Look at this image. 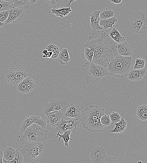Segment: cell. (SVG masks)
<instances>
[{"label":"cell","instance_id":"ee69618b","mask_svg":"<svg viewBox=\"0 0 147 163\" xmlns=\"http://www.w3.org/2000/svg\"><path fill=\"white\" fill-rule=\"evenodd\" d=\"M122 1V0H111V2L113 4H119Z\"/></svg>","mask_w":147,"mask_h":163},{"label":"cell","instance_id":"c3c4849f","mask_svg":"<svg viewBox=\"0 0 147 163\" xmlns=\"http://www.w3.org/2000/svg\"><path fill=\"white\" fill-rule=\"evenodd\" d=\"M2 1H7V2H10L11 1V0H2Z\"/></svg>","mask_w":147,"mask_h":163},{"label":"cell","instance_id":"f546056e","mask_svg":"<svg viewBox=\"0 0 147 163\" xmlns=\"http://www.w3.org/2000/svg\"><path fill=\"white\" fill-rule=\"evenodd\" d=\"M46 49L52 52L51 58L55 59L57 58L60 51L59 47L57 45L50 43L47 45Z\"/></svg>","mask_w":147,"mask_h":163},{"label":"cell","instance_id":"f6af8a7d","mask_svg":"<svg viewBox=\"0 0 147 163\" xmlns=\"http://www.w3.org/2000/svg\"><path fill=\"white\" fill-rule=\"evenodd\" d=\"M3 152L1 150H0V163H3Z\"/></svg>","mask_w":147,"mask_h":163},{"label":"cell","instance_id":"7c38bea8","mask_svg":"<svg viewBox=\"0 0 147 163\" xmlns=\"http://www.w3.org/2000/svg\"><path fill=\"white\" fill-rule=\"evenodd\" d=\"M35 82L30 77H26L17 85V91L21 93H27L32 91L36 86Z\"/></svg>","mask_w":147,"mask_h":163},{"label":"cell","instance_id":"f1b7e54d","mask_svg":"<svg viewBox=\"0 0 147 163\" xmlns=\"http://www.w3.org/2000/svg\"><path fill=\"white\" fill-rule=\"evenodd\" d=\"M34 122L33 115L28 116L21 123L20 130L21 133H23L25 129L34 123Z\"/></svg>","mask_w":147,"mask_h":163},{"label":"cell","instance_id":"7dc6e473","mask_svg":"<svg viewBox=\"0 0 147 163\" xmlns=\"http://www.w3.org/2000/svg\"><path fill=\"white\" fill-rule=\"evenodd\" d=\"M4 24L0 22V28L3 26Z\"/></svg>","mask_w":147,"mask_h":163},{"label":"cell","instance_id":"52a82bcc","mask_svg":"<svg viewBox=\"0 0 147 163\" xmlns=\"http://www.w3.org/2000/svg\"><path fill=\"white\" fill-rule=\"evenodd\" d=\"M105 110L97 105H91L86 107L81 113V120L82 124L94 121L105 115Z\"/></svg>","mask_w":147,"mask_h":163},{"label":"cell","instance_id":"681fc988","mask_svg":"<svg viewBox=\"0 0 147 163\" xmlns=\"http://www.w3.org/2000/svg\"><path fill=\"white\" fill-rule=\"evenodd\" d=\"M137 162H138V163H142V162L140 160L139 161Z\"/></svg>","mask_w":147,"mask_h":163},{"label":"cell","instance_id":"7402d4cb","mask_svg":"<svg viewBox=\"0 0 147 163\" xmlns=\"http://www.w3.org/2000/svg\"><path fill=\"white\" fill-rule=\"evenodd\" d=\"M109 36L117 44L124 42L126 39L122 36L118 30L115 28L113 29L109 32Z\"/></svg>","mask_w":147,"mask_h":163},{"label":"cell","instance_id":"4fadbf2b","mask_svg":"<svg viewBox=\"0 0 147 163\" xmlns=\"http://www.w3.org/2000/svg\"><path fill=\"white\" fill-rule=\"evenodd\" d=\"M8 17L4 22L6 24L19 22L24 15V10L12 7L9 10Z\"/></svg>","mask_w":147,"mask_h":163},{"label":"cell","instance_id":"b9f144b4","mask_svg":"<svg viewBox=\"0 0 147 163\" xmlns=\"http://www.w3.org/2000/svg\"><path fill=\"white\" fill-rule=\"evenodd\" d=\"M45 0H29V3L31 4L35 3H40L44 2Z\"/></svg>","mask_w":147,"mask_h":163},{"label":"cell","instance_id":"d6986e66","mask_svg":"<svg viewBox=\"0 0 147 163\" xmlns=\"http://www.w3.org/2000/svg\"><path fill=\"white\" fill-rule=\"evenodd\" d=\"M100 11L95 10L90 15V22L89 24L91 28L94 30H102V28L99 25L100 20L99 13Z\"/></svg>","mask_w":147,"mask_h":163},{"label":"cell","instance_id":"d6a6232c","mask_svg":"<svg viewBox=\"0 0 147 163\" xmlns=\"http://www.w3.org/2000/svg\"><path fill=\"white\" fill-rule=\"evenodd\" d=\"M13 3L11 2H7L0 0V12L8 10L12 7Z\"/></svg>","mask_w":147,"mask_h":163},{"label":"cell","instance_id":"60d3db41","mask_svg":"<svg viewBox=\"0 0 147 163\" xmlns=\"http://www.w3.org/2000/svg\"><path fill=\"white\" fill-rule=\"evenodd\" d=\"M60 0H46L48 4L54 8L58 4Z\"/></svg>","mask_w":147,"mask_h":163},{"label":"cell","instance_id":"5b68a950","mask_svg":"<svg viewBox=\"0 0 147 163\" xmlns=\"http://www.w3.org/2000/svg\"><path fill=\"white\" fill-rule=\"evenodd\" d=\"M48 133L47 129L33 123L25 129L22 137L27 141L41 142L47 139Z\"/></svg>","mask_w":147,"mask_h":163},{"label":"cell","instance_id":"6da1fadb","mask_svg":"<svg viewBox=\"0 0 147 163\" xmlns=\"http://www.w3.org/2000/svg\"><path fill=\"white\" fill-rule=\"evenodd\" d=\"M117 44L103 30H95L89 36L84 47L93 51L92 62L107 67L117 54Z\"/></svg>","mask_w":147,"mask_h":163},{"label":"cell","instance_id":"ba28073f","mask_svg":"<svg viewBox=\"0 0 147 163\" xmlns=\"http://www.w3.org/2000/svg\"><path fill=\"white\" fill-rule=\"evenodd\" d=\"M27 75L28 73L21 67H11L6 71L5 77L8 83L17 85Z\"/></svg>","mask_w":147,"mask_h":163},{"label":"cell","instance_id":"d590c367","mask_svg":"<svg viewBox=\"0 0 147 163\" xmlns=\"http://www.w3.org/2000/svg\"><path fill=\"white\" fill-rule=\"evenodd\" d=\"M135 63L133 67L134 69H143L145 64V60L142 59L138 58L136 59Z\"/></svg>","mask_w":147,"mask_h":163},{"label":"cell","instance_id":"836d02e7","mask_svg":"<svg viewBox=\"0 0 147 163\" xmlns=\"http://www.w3.org/2000/svg\"><path fill=\"white\" fill-rule=\"evenodd\" d=\"M23 163V156L22 153L17 150L13 160L10 162V163Z\"/></svg>","mask_w":147,"mask_h":163},{"label":"cell","instance_id":"8d00e7d4","mask_svg":"<svg viewBox=\"0 0 147 163\" xmlns=\"http://www.w3.org/2000/svg\"><path fill=\"white\" fill-rule=\"evenodd\" d=\"M84 54L88 61L92 62L93 55V51L90 48L85 47L84 49Z\"/></svg>","mask_w":147,"mask_h":163},{"label":"cell","instance_id":"bcb514c9","mask_svg":"<svg viewBox=\"0 0 147 163\" xmlns=\"http://www.w3.org/2000/svg\"><path fill=\"white\" fill-rule=\"evenodd\" d=\"M47 55H48V58H50L51 57V56L52 54V52L50 50H47Z\"/></svg>","mask_w":147,"mask_h":163},{"label":"cell","instance_id":"7a4b0ae2","mask_svg":"<svg viewBox=\"0 0 147 163\" xmlns=\"http://www.w3.org/2000/svg\"><path fill=\"white\" fill-rule=\"evenodd\" d=\"M135 60L131 56L117 54L108 66L111 75L115 77L123 78L133 69Z\"/></svg>","mask_w":147,"mask_h":163},{"label":"cell","instance_id":"1f68e13d","mask_svg":"<svg viewBox=\"0 0 147 163\" xmlns=\"http://www.w3.org/2000/svg\"><path fill=\"white\" fill-rule=\"evenodd\" d=\"M77 0H60L58 4L54 7L55 8L58 9L62 8L70 7L71 3Z\"/></svg>","mask_w":147,"mask_h":163},{"label":"cell","instance_id":"3957f363","mask_svg":"<svg viewBox=\"0 0 147 163\" xmlns=\"http://www.w3.org/2000/svg\"><path fill=\"white\" fill-rule=\"evenodd\" d=\"M23 156V163H35L43 155L45 146L41 142L26 140L17 149Z\"/></svg>","mask_w":147,"mask_h":163},{"label":"cell","instance_id":"e0dca14e","mask_svg":"<svg viewBox=\"0 0 147 163\" xmlns=\"http://www.w3.org/2000/svg\"><path fill=\"white\" fill-rule=\"evenodd\" d=\"M83 127L88 131L91 132L100 131L104 126L101 123L100 118L88 122L82 125Z\"/></svg>","mask_w":147,"mask_h":163},{"label":"cell","instance_id":"83f0119b","mask_svg":"<svg viewBox=\"0 0 147 163\" xmlns=\"http://www.w3.org/2000/svg\"><path fill=\"white\" fill-rule=\"evenodd\" d=\"M13 3L12 7L23 10L28 8L29 6V0H11Z\"/></svg>","mask_w":147,"mask_h":163},{"label":"cell","instance_id":"44dd1931","mask_svg":"<svg viewBox=\"0 0 147 163\" xmlns=\"http://www.w3.org/2000/svg\"><path fill=\"white\" fill-rule=\"evenodd\" d=\"M112 124L115 125L116 126L113 129L110 130V131L112 133L118 134L122 133L125 131L127 122L124 118H122L118 122Z\"/></svg>","mask_w":147,"mask_h":163},{"label":"cell","instance_id":"277c9868","mask_svg":"<svg viewBox=\"0 0 147 163\" xmlns=\"http://www.w3.org/2000/svg\"><path fill=\"white\" fill-rule=\"evenodd\" d=\"M81 69L85 73L84 76L88 83H93L106 75H111L106 67L92 62L87 61L82 65Z\"/></svg>","mask_w":147,"mask_h":163},{"label":"cell","instance_id":"484cf974","mask_svg":"<svg viewBox=\"0 0 147 163\" xmlns=\"http://www.w3.org/2000/svg\"><path fill=\"white\" fill-rule=\"evenodd\" d=\"M51 13L56 15V16L64 18V16H67L70 12L72 11L70 7L67 8H62L56 9L52 8L51 9Z\"/></svg>","mask_w":147,"mask_h":163},{"label":"cell","instance_id":"9a60e30c","mask_svg":"<svg viewBox=\"0 0 147 163\" xmlns=\"http://www.w3.org/2000/svg\"><path fill=\"white\" fill-rule=\"evenodd\" d=\"M81 109L78 105L71 104L64 113V116L81 120Z\"/></svg>","mask_w":147,"mask_h":163},{"label":"cell","instance_id":"5bb4252c","mask_svg":"<svg viewBox=\"0 0 147 163\" xmlns=\"http://www.w3.org/2000/svg\"><path fill=\"white\" fill-rule=\"evenodd\" d=\"M64 114L60 111H53L45 115V119L47 124L55 127L63 117Z\"/></svg>","mask_w":147,"mask_h":163},{"label":"cell","instance_id":"4316f807","mask_svg":"<svg viewBox=\"0 0 147 163\" xmlns=\"http://www.w3.org/2000/svg\"><path fill=\"white\" fill-rule=\"evenodd\" d=\"M60 131H58L57 134H56V138L59 136L58 140L60 141L61 138H62L64 141V145L66 147H68V142L69 140H72L73 138H70V135L71 134V131L70 130L64 131L63 132V134H60Z\"/></svg>","mask_w":147,"mask_h":163},{"label":"cell","instance_id":"74e56055","mask_svg":"<svg viewBox=\"0 0 147 163\" xmlns=\"http://www.w3.org/2000/svg\"><path fill=\"white\" fill-rule=\"evenodd\" d=\"M100 121L104 126H108L110 124L111 120L109 116L104 115L102 116L100 118Z\"/></svg>","mask_w":147,"mask_h":163},{"label":"cell","instance_id":"cb8c5ba5","mask_svg":"<svg viewBox=\"0 0 147 163\" xmlns=\"http://www.w3.org/2000/svg\"><path fill=\"white\" fill-rule=\"evenodd\" d=\"M136 115L138 118L142 121L147 119V106L146 105H142L137 108Z\"/></svg>","mask_w":147,"mask_h":163},{"label":"cell","instance_id":"ab89813d","mask_svg":"<svg viewBox=\"0 0 147 163\" xmlns=\"http://www.w3.org/2000/svg\"><path fill=\"white\" fill-rule=\"evenodd\" d=\"M118 162L116 158L113 156L106 157L102 163H118Z\"/></svg>","mask_w":147,"mask_h":163},{"label":"cell","instance_id":"7bdbcfd3","mask_svg":"<svg viewBox=\"0 0 147 163\" xmlns=\"http://www.w3.org/2000/svg\"><path fill=\"white\" fill-rule=\"evenodd\" d=\"M47 52L48 50L46 49H44L42 51H41V52L44 54L43 56V57L48 58Z\"/></svg>","mask_w":147,"mask_h":163},{"label":"cell","instance_id":"8fae6325","mask_svg":"<svg viewBox=\"0 0 147 163\" xmlns=\"http://www.w3.org/2000/svg\"><path fill=\"white\" fill-rule=\"evenodd\" d=\"M106 157L105 149L102 146H93L90 150V157L93 163H102Z\"/></svg>","mask_w":147,"mask_h":163},{"label":"cell","instance_id":"ac0fdd59","mask_svg":"<svg viewBox=\"0 0 147 163\" xmlns=\"http://www.w3.org/2000/svg\"><path fill=\"white\" fill-rule=\"evenodd\" d=\"M146 71L144 69H132L128 74V79L132 81H139L145 74Z\"/></svg>","mask_w":147,"mask_h":163},{"label":"cell","instance_id":"603a6c76","mask_svg":"<svg viewBox=\"0 0 147 163\" xmlns=\"http://www.w3.org/2000/svg\"><path fill=\"white\" fill-rule=\"evenodd\" d=\"M16 151L11 147H8L4 150L3 152V158L7 161V163H10L13 160Z\"/></svg>","mask_w":147,"mask_h":163},{"label":"cell","instance_id":"4dcf8cb0","mask_svg":"<svg viewBox=\"0 0 147 163\" xmlns=\"http://www.w3.org/2000/svg\"><path fill=\"white\" fill-rule=\"evenodd\" d=\"M114 12L112 9L106 8L100 12L99 16L100 19H107L113 17Z\"/></svg>","mask_w":147,"mask_h":163},{"label":"cell","instance_id":"d4e9b609","mask_svg":"<svg viewBox=\"0 0 147 163\" xmlns=\"http://www.w3.org/2000/svg\"><path fill=\"white\" fill-rule=\"evenodd\" d=\"M117 21L116 18L113 16L107 19H100L99 24L100 26H102L104 29H106L109 28H112Z\"/></svg>","mask_w":147,"mask_h":163},{"label":"cell","instance_id":"e575fe53","mask_svg":"<svg viewBox=\"0 0 147 163\" xmlns=\"http://www.w3.org/2000/svg\"><path fill=\"white\" fill-rule=\"evenodd\" d=\"M110 118L112 124H115L118 122L121 119L119 114L117 112H113L110 114Z\"/></svg>","mask_w":147,"mask_h":163},{"label":"cell","instance_id":"f35d334b","mask_svg":"<svg viewBox=\"0 0 147 163\" xmlns=\"http://www.w3.org/2000/svg\"><path fill=\"white\" fill-rule=\"evenodd\" d=\"M9 13L8 10L0 12V22L4 23L8 17Z\"/></svg>","mask_w":147,"mask_h":163},{"label":"cell","instance_id":"2e32d148","mask_svg":"<svg viewBox=\"0 0 147 163\" xmlns=\"http://www.w3.org/2000/svg\"><path fill=\"white\" fill-rule=\"evenodd\" d=\"M116 48L117 54L123 56H129L132 54V49L131 46L126 42L118 43Z\"/></svg>","mask_w":147,"mask_h":163},{"label":"cell","instance_id":"8992f818","mask_svg":"<svg viewBox=\"0 0 147 163\" xmlns=\"http://www.w3.org/2000/svg\"><path fill=\"white\" fill-rule=\"evenodd\" d=\"M129 30L134 33L139 34L146 33L147 15L143 12H136L131 20Z\"/></svg>","mask_w":147,"mask_h":163},{"label":"cell","instance_id":"ffe728a7","mask_svg":"<svg viewBox=\"0 0 147 163\" xmlns=\"http://www.w3.org/2000/svg\"><path fill=\"white\" fill-rule=\"evenodd\" d=\"M57 58V61L60 64L67 65L70 60L68 50L65 48L62 49L60 51Z\"/></svg>","mask_w":147,"mask_h":163},{"label":"cell","instance_id":"30bf717a","mask_svg":"<svg viewBox=\"0 0 147 163\" xmlns=\"http://www.w3.org/2000/svg\"><path fill=\"white\" fill-rule=\"evenodd\" d=\"M79 120L63 116L55 127L58 131L63 132L70 130L75 133L80 126Z\"/></svg>","mask_w":147,"mask_h":163},{"label":"cell","instance_id":"9c48e42d","mask_svg":"<svg viewBox=\"0 0 147 163\" xmlns=\"http://www.w3.org/2000/svg\"><path fill=\"white\" fill-rule=\"evenodd\" d=\"M69 106L68 103L66 100L56 98L46 103L43 110L45 115L51 112L57 111L64 113Z\"/></svg>","mask_w":147,"mask_h":163}]
</instances>
